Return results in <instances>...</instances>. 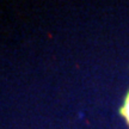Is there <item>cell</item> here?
Wrapping results in <instances>:
<instances>
[{
    "instance_id": "obj_1",
    "label": "cell",
    "mask_w": 129,
    "mask_h": 129,
    "mask_svg": "<svg viewBox=\"0 0 129 129\" xmlns=\"http://www.w3.org/2000/svg\"><path fill=\"white\" fill-rule=\"evenodd\" d=\"M121 114L123 115V117L127 120V122H128V124H129V92L127 94V97H125L124 104H123L122 109H121Z\"/></svg>"
}]
</instances>
